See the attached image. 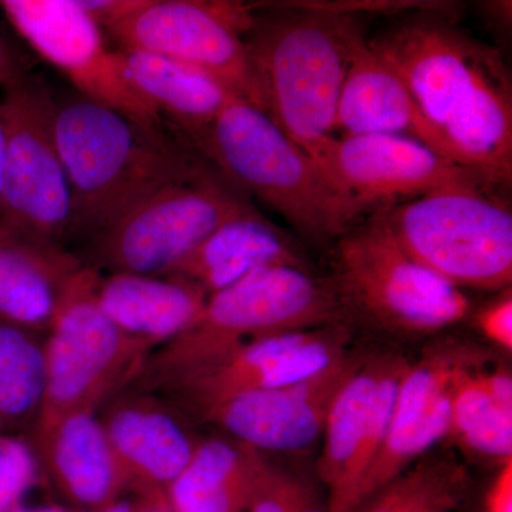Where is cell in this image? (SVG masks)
Segmentation results:
<instances>
[{"label":"cell","instance_id":"13","mask_svg":"<svg viewBox=\"0 0 512 512\" xmlns=\"http://www.w3.org/2000/svg\"><path fill=\"white\" fill-rule=\"evenodd\" d=\"M453 10L450 3L414 10L367 40L440 128L493 50L468 36Z\"/></svg>","mask_w":512,"mask_h":512},{"label":"cell","instance_id":"18","mask_svg":"<svg viewBox=\"0 0 512 512\" xmlns=\"http://www.w3.org/2000/svg\"><path fill=\"white\" fill-rule=\"evenodd\" d=\"M43 480L72 511H93L131 494V483L97 412L66 414L28 437Z\"/></svg>","mask_w":512,"mask_h":512},{"label":"cell","instance_id":"14","mask_svg":"<svg viewBox=\"0 0 512 512\" xmlns=\"http://www.w3.org/2000/svg\"><path fill=\"white\" fill-rule=\"evenodd\" d=\"M407 366L397 357L360 363L330 404L319 460L330 512H359L360 488L386 440Z\"/></svg>","mask_w":512,"mask_h":512},{"label":"cell","instance_id":"19","mask_svg":"<svg viewBox=\"0 0 512 512\" xmlns=\"http://www.w3.org/2000/svg\"><path fill=\"white\" fill-rule=\"evenodd\" d=\"M335 130L338 136L393 134L412 138L456 163L443 130L423 113L409 89L373 53L363 35L353 46Z\"/></svg>","mask_w":512,"mask_h":512},{"label":"cell","instance_id":"23","mask_svg":"<svg viewBox=\"0 0 512 512\" xmlns=\"http://www.w3.org/2000/svg\"><path fill=\"white\" fill-rule=\"evenodd\" d=\"M0 10L33 50L77 89L109 59L103 33L79 0H0Z\"/></svg>","mask_w":512,"mask_h":512},{"label":"cell","instance_id":"26","mask_svg":"<svg viewBox=\"0 0 512 512\" xmlns=\"http://www.w3.org/2000/svg\"><path fill=\"white\" fill-rule=\"evenodd\" d=\"M120 53L131 82L167 117L175 136L187 137L210 126L235 96L210 74L170 57L141 50Z\"/></svg>","mask_w":512,"mask_h":512},{"label":"cell","instance_id":"38","mask_svg":"<svg viewBox=\"0 0 512 512\" xmlns=\"http://www.w3.org/2000/svg\"><path fill=\"white\" fill-rule=\"evenodd\" d=\"M6 160V121L0 107V197H2L3 174H5Z\"/></svg>","mask_w":512,"mask_h":512},{"label":"cell","instance_id":"17","mask_svg":"<svg viewBox=\"0 0 512 512\" xmlns=\"http://www.w3.org/2000/svg\"><path fill=\"white\" fill-rule=\"evenodd\" d=\"M99 416L133 495L165 493L202 440L178 407L160 393L134 384L104 404Z\"/></svg>","mask_w":512,"mask_h":512},{"label":"cell","instance_id":"33","mask_svg":"<svg viewBox=\"0 0 512 512\" xmlns=\"http://www.w3.org/2000/svg\"><path fill=\"white\" fill-rule=\"evenodd\" d=\"M100 29L109 30L143 6L144 0H79Z\"/></svg>","mask_w":512,"mask_h":512},{"label":"cell","instance_id":"20","mask_svg":"<svg viewBox=\"0 0 512 512\" xmlns=\"http://www.w3.org/2000/svg\"><path fill=\"white\" fill-rule=\"evenodd\" d=\"M441 130L458 165L494 190L510 187L512 87L510 72L497 50H491Z\"/></svg>","mask_w":512,"mask_h":512},{"label":"cell","instance_id":"27","mask_svg":"<svg viewBox=\"0 0 512 512\" xmlns=\"http://www.w3.org/2000/svg\"><path fill=\"white\" fill-rule=\"evenodd\" d=\"M46 333L0 319V434L28 440L45 404Z\"/></svg>","mask_w":512,"mask_h":512},{"label":"cell","instance_id":"34","mask_svg":"<svg viewBox=\"0 0 512 512\" xmlns=\"http://www.w3.org/2000/svg\"><path fill=\"white\" fill-rule=\"evenodd\" d=\"M483 512H512V460L505 461L485 493Z\"/></svg>","mask_w":512,"mask_h":512},{"label":"cell","instance_id":"4","mask_svg":"<svg viewBox=\"0 0 512 512\" xmlns=\"http://www.w3.org/2000/svg\"><path fill=\"white\" fill-rule=\"evenodd\" d=\"M345 319L330 279L316 278L302 266L261 269L208 296L190 328L154 350L133 384L156 392L249 340Z\"/></svg>","mask_w":512,"mask_h":512},{"label":"cell","instance_id":"15","mask_svg":"<svg viewBox=\"0 0 512 512\" xmlns=\"http://www.w3.org/2000/svg\"><path fill=\"white\" fill-rule=\"evenodd\" d=\"M447 348L434 350L404 370L386 440L360 488L359 512L450 433L454 390L461 377L483 360L464 346Z\"/></svg>","mask_w":512,"mask_h":512},{"label":"cell","instance_id":"36","mask_svg":"<svg viewBox=\"0 0 512 512\" xmlns=\"http://www.w3.org/2000/svg\"><path fill=\"white\" fill-rule=\"evenodd\" d=\"M130 500L133 512H177L168 503L164 491L136 494Z\"/></svg>","mask_w":512,"mask_h":512},{"label":"cell","instance_id":"22","mask_svg":"<svg viewBox=\"0 0 512 512\" xmlns=\"http://www.w3.org/2000/svg\"><path fill=\"white\" fill-rule=\"evenodd\" d=\"M306 268L298 241L255 208L222 224L173 274L208 293L222 291L271 266Z\"/></svg>","mask_w":512,"mask_h":512},{"label":"cell","instance_id":"10","mask_svg":"<svg viewBox=\"0 0 512 512\" xmlns=\"http://www.w3.org/2000/svg\"><path fill=\"white\" fill-rule=\"evenodd\" d=\"M252 6L222 0H144L107 30L123 50L170 57L210 74L239 99L264 111L245 46Z\"/></svg>","mask_w":512,"mask_h":512},{"label":"cell","instance_id":"39","mask_svg":"<svg viewBox=\"0 0 512 512\" xmlns=\"http://www.w3.org/2000/svg\"><path fill=\"white\" fill-rule=\"evenodd\" d=\"M16 512H74L70 510L66 505L59 503H49L43 505H35V507H30V505L25 504L19 508Z\"/></svg>","mask_w":512,"mask_h":512},{"label":"cell","instance_id":"8","mask_svg":"<svg viewBox=\"0 0 512 512\" xmlns=\"http://www.w3.org/2000/svg\"><path fill=\"white\" fill-rule=\"evenodd\" d=\"M252 208L251 198L214 168L154 192L74 254L100 274L168 276L215 229Z\"/></svg>","mask_w":512,"mask_h":512},{"label":"cell","instance_id":"40","mask_svg":"<svg viewBox=\"0 0 512 512\" xmlns=\"http://www.w3.org/2000/svg\"><path fill=\"white\" fill-rule=\"evenodd\" d=\"M74 512H133V507H131L130 498H124V500H120L117 501V503L107 505V507L99 508V510Z\"/></svg>","mask_w":512,"mask_h":512},{"label":"cell","instance_id":"24","mask_svg":"<svg viewBox=\"0 0 512 512\" xmlns=\"http://www.w3.org/2000/svg\"><path fill=\"white\" fill-rule=\"evenodd\" d=\"M82 265L60 245L0 232V319L46 333L64 282Z\"/></svg>","mask_w":512,"mask_h":512},{"label":"cell","instance_id":"7","mask_svg":"<svg viewBox=\"0 0 512 512\" xmlns=\"http://www.w3.org/2000/svg\"><path fill=\"white\" fill-rule=\"evenodd\" d=\"M333 256L330 281L346 318L356 315L390 332L426 335L470 315L466 293L407 255L376 212L335 242Z\"/></svg>","mask_w":512,"mask_h":512},{"label":"cell","instance_id":"1","mask_svg":"<svg viewBox=\"0 0 512 512\" xmlns=\"http://www.w3.org/2000/svg\"><path fill=\"white\" fill-rule=\"evenodd\" d=\"M56 140L72 201L66 244H84L154 192L215 168L173 131L140 126L79 93L56 100Z\"/></svg>","mask_w":512,"mask_h":512},{"label":"cell","instance_id":"11","mask_svg":"<svg viewBox=\"0 0 512 512\" xmlns=\"http://www.w3.org/2000/svg\"><path fill=\"white\" fill-rule=\"evenodd\" d=\"M313 160L359 217L446 188L488 187L419 141L393 134H336Z\"/></svg>","mask_w":512,"mask_h":512},{"label":"cell","instance_id":"30","mask_svg":"<svg viewBox=\"0 0 512 512\" xmlns=\"http://www.w3.org/2000/svg\"><path fill=\"white\" fill-rule=\"evenodd\" d=\"M245 512H330L328 500L302 478L269 466Z\"/></svg>","mask_w":512,"mask_h":512},{"label":"cell","instance_id":"25","mask_svg":"<svg viewBox=\"0 0 512 512\" xmlns=\"http://www.w3.org/2000/svg\"><path fill=\"white\" fill-rule=\"evenodd\" d=\"M266 467L262 453L241 441L204 439L165 497L177 512H245Z\"/></svg>","mask_w":512,"mask_h":512},{"label":"cell","instance_id":"32","mask_svg":"<svg viewBox=\"0 0 512 512\" xmlns=\"http://www.w3.org/2000/svg\"><path fill=\"white\" fill-rule=\"evenodd\" d=\"M477 326L481 333L508 352L512 350V298L510 288L500 298L477 313Z\"/></svg>","mask_w":512,"mask_h":512},{"label":"cell","instance_id":"28","mask_svg":"<svg viewBox=\"0 0 512 512\" xmlns=\"http://www.w3.org/2000/svg\"><path fill=\"white\" fill-rule=\"evenodd\" d=\"M484 363L461 377L451 399L450 433L471 453L512 460V403L488 389Z\"/></svg>","mask_w":512,"mask_h":512},{"label":"cell","instance_id":"12","mask_svg":"<svg viewBox=\"0 0 512 512\" xmlns=\"http://www.w3.org/2000/svg\"><path fill=\"white\" fill-rule=\"evenodd\" d=\"M342 323L275 333L242 343L227 355L156 390L185 414L200 417L242 394L305 382L345 356Z\"/></svg>","mask_w":512,"mask_h":512},{"label":"cell","instance_id":"6","mask_svg":"<svg viewBox=\"0 0 512 512\" xmlns=\"http://www.w3.org/2000/svg\"><path fill=\"white\" fill-rule=\"evenodd\" d=\"M99 276L100 272L82 265L62 286L46 332L45 404L33 430L66 414L99 413L136 382L153 353L101 311L94 295Z\"/></svg>","mask_w":512,"mask_h":512},{"label":"cell","instance_id":"9","mask_svg":"<svg viewBox=\"0 0 512 512\" xmlns=\"http://www.w3.org/2000/svg\"><path fill=\"white\" fill-rule=\"evenodd\" d=\"M6 160L0 232L66 248L72 201L56 140V99L45 80L29 73L3 90Z\"/></svg>","mask_w":512,"mask_h":512},{"label":"cell","instance_id":"35","mask_svg":"<svg viewBox=\"0 0 512 512\" xmlns=\"http://www.w3.org/2000/svg\"><path fill=\"white\" fill-rule=\"evenodd\" d=\"M28 66L22 57L0 37V89L15 86L29 74Z\"/></svg>","mask_w":512,"mask_h":512},{"label":"cell","instance_id":"16","mask_svg":"<svg viewBox=\"0 0 512 512\" xmlns=\"http://www.w3.org/2000/svg\"><path fill=\"white\" fill-rule=\"evenodd\" d=\"M360 363L345 355L305 382L242 394L200 419L259 453L306 450L322 437L330 404Z\"/></svg>","mask_w":512,"mask_h":512},{"label":"cell","instance_id":"29","mask_svg":"<svg viewBox=\"0 0 512 512\" xmlns=\"http://www.w3.org/2000/svg\"><path fill=\"white\" fill-rule=\"evenodd\" d=\"M466 478L456 466H424L399 476L360 512H448L461 503Z\"/></svg>","mask_w":512,"mask_h":512},{"label":"cell","instance_id":"5","mask_svg":"<svg viewBox=\"0 0 512 512\" xmlns=\"http://www.w3.org/2000/svg\"><path fill=\"white\" fill-rule=\"evenodd\" d=\"M407 255L458 289L500 291L512 279V212L497 190L430 192L375 211Z\"/></svg>","mask_w":512,"mask_h":512},{"label":"cell","instance_id":"3","mask_svg":"<svg viewBox=\"0 0 512 512\" xmlns=\"http://www.w3.org/2000/svg\"><path fill=\"white\" fill-rule=\"evenodd\" d=\"M180 138L313 244H335L359 218L316 161L265 111L237 96L210 126Z\"/></svg>","mask_w":512,"mask_h":512},{"label":"cell","instance_id":"21","mask_svg":"<svg viewBox=\"0 0 512 512\" xmlns=\"http://www.w3.org/2000/svg\"><path fill=\"white\" fill-rule=\"evenodd\" d=\"M101 311L131 338L157 350L198 318L208 293L178 276L100 274L94 289Z\"/></svg>","mask_w":512,"mask_h":512},{"label":"cell","instance_id":"37","mask_svg":"<svg viewBox=\"0 0 512 512\" xmlns=\"http://www.w3.org/2000/svg\"><path fill=\"white\" fill-rule=\"evenodd\" d=\"M484 16L495 29L507 32L511 28V2H487L483 6Z\"/></svg>","mask_w":512,"mask_h":512},{"label":"cell","instance_id":"31","mask_svg":"<svg viewBox=\"0 0 512 512\" xmlns=\"http://www.w3.org/2000/svg\"><path fill=\"white\" fill-rule=\"evenodd\" d=\"M45 483L29 441L0 434V512H16Z\"/></svg>","mask_w":512,"mask_h":512},{"label":"cell","instance_id":"2","mask_svg":"<svg viewBox=\"0 0 512 512\" xmlns=\"http://www.w3.org/2000/svg\"><path fill=\"white\" fill-rule=\"evenodd\" d=\"M363 35L355 16L295 2L252 6L244 39L264 111L312 158L336 136L340 93Z\"/></svg>","mask_w":512,"mask_h":512}]
</instances>
